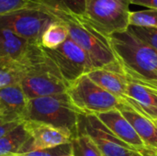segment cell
<instances>
[{
  "label": "cell",
  "mask_w": 157,
  "mask_h": 156,
  "mask_svg": "<svg viewBox=\"0 0 157 156\" xmlns=\"http://www.w3.org/2000/svg\"><path fill=\"white\" fill-rule=\"evenodd\" d=\"M155 122H157V120H155Z\"/></svg>",
  "instance_id": "obj_33"
},
{
  "label": "cell",
  "mask_w": 157,
  "mask_h": 156,
  "mask_svg": "<svg viewBox=\"0 0 157 156\" xmlns=\"http://www.w3.org/2000/svg\"><path fill=\"white\" fill-rule=\"evenodd\" d=\"M123 72L125 73V74L128 76V78L130 80H132L133 82H136V83L142 85L143 86L146 87L148 90H150L152 93H154L157 97V80L146 79V78H144V77L136 74H133V73H131V72H127V71H124V70H123Z\"/></svg>",
  "instance_id": "obj_27"
},
{
  "label": "cell",
  "mask_w": 157,
  "mask_h": 156,
  "mask_svg": "<svg viewBox=\"0 0 157 156\" xmlns=\"http://www.w3.org/2000/svg\"><path fill=\"white\" fill-rule=\"evenodd\" d=\"M121 102H124L132 108L144 111L153 120H157V97L136 82L129 79L128 97L126 100Z\"/></svg>",
  "instance_id": "obj_15"
},
{
  "label": "cell",
  "mask_w": 157,
  "mask_h": 156,
  "mask_svg": "<svg viewBox=\"0 0 157 156\" xmlns=\"http://www.w3.org/2000/svg\"><path fill=\"white\" fill-rule=\"evenodd\" d=\"M69 38L68 29L60 21H53L43 32L40 38V45L47 50H53L62 45Z\"/></svg>",
  "instance_id": "obj_19"
},
{
  "label": "cell",
  "mask_w": 157,
  "mask_h": 156,
  "mask_svg": "<svg viewBox=\"0 0 157 156\" xmlns=\"http://www.w3.org/2000/svg\"><path fill=\"white\" fill-rule=\"evenodd\" d=\"M66 94L72 104L83 116H96L118 109L121 100L109 94L86 74L69 84Z\"/></svg>",
  "instance_id": "obj_4"
},
{
  "label": "cell",
  "mask_w": 157,
  "mask_h": 156,
  "mask_svg": "<svg viewBox=\"0 0 157 156\" xmlns=\"http://www.w3.org/2000/svg\"><path fill=\"white\" fill-rule=\"evenodd\" d=\"M43 50L60 75L68 84L97 69L90 56L70 38L56 49L43 48Z\"/></svg>",
  "instance_id": "obj_6"
},
{
  "label": "cell",
  "mask_w": 157,
  "mask_h": 156,
  "mask_svg": "<svg viewBox=\"0 0 157 156\" xmlns=\"http://www.w3.org/2000/svg\"><path fill=\"white\" fill-rule=\"evenodd\" d=\"M128 29L157 52V29L140 27H129Z\"/></svg>",
  "instance_id": "obj_24"
},
{
  "label": "cell",
  "mask_w": 157,
  "mask_h": 156,
  "mask_svg": "<svg viewBox=\"0 0 157 156\" xmlns=\"http://www.w3.org/2000/svg\"><path fill=\"white\" fill-rule=\"evenodd\" d=\"M84 131L88 134L102 156H134L137 153L113 136L98 120L96 116H83Z\"/></svg>",
  "instance_id": "obj_11"
},
{
  "label": "cell",
  "mask_w": 157,
  "mask_h": 156,
  "mask_svg": "<svg viewBox=\"0 0 157 156\" xmlns=\"http://www.w3.org/2000/svg\"><path fill=\"white\" fill-rule=\"evenodd\" d=\"M131 4L144 6L150 9H157V0H130Z\"/></svg>",
  "instance_id": "obj_28"
},
{
  "label": "cell",
  "mask_w": 157,
  "mask_h": 156,
  "mask_svg": "<svg viewBox=\"0 0 157 156\" xmlns=\"http://www.w3.org/2000/svg\"><path fill=\"white\" fill-rule=\"evenodd\" d=\"M137 154L141 156H157V148L145 146L140 151H138Z\"/></svg>",
  "instance_id": "obj_29"
},
{
  "label": "cell",
  "mask_w": 157,
  "mask_h": 156,
  "mask_svg": "<svg viewBox=\"0 0 157 156\" xmlns=\"http://www.w3.org/2000/svg\"><path fill=\"white\" fill-rule=\"evenodd\" d=\"M70 145L73 156H102L92 138L85 132L80 131L71 140Z\"/></svg>",
  "instance_id": "obj_20"
},
{
  "label": "cell",
  "mask_w": 157,
  "mask_h": 156,
  "mask_svg": "<svg viewBox=\"0 0 157 156\" xmlns=\"http://www.w3.org/2000/svg\"><path fill=\"white\" fill-rule=\"evenodd\" d=\"M29 68L5 60H0V89L15 85H20Z\"/></svg>",
  "instance_id": "obj_18"
},
{
  "label": "cell",
  "mask_w": 157,
  "mask_h": 156,
  "mask_svg": "<svg viewBox=\"0 0 157 156\" xmlns=\"http://www.w3.org/2000/svg\"><path fill=\"white\" fill-rule=\"evenodd\" d=\"M28 102L29 98L20 85L0 89V108L3 114L17 115L22 119Z\"/></svg>",
  "instance_id": "obj_16"
},
{
  "label": "cell",
  "mask_w": 157,
  "mask_h": 156,
  "mask_svg": "<svg viewBox=\"0 0 157 156\" xmlns=\"http://www.w3.org/2000/svg\"><path fill=\"white\" fill-rule=\"evenodd\" d=\"M23 125L29 136V140L19 154L53 148L70 143L72 140L65 132L42 122L24 120Z\"/></svg>",
  "instance_id": "obj_10"
},
{
  "label": "cell",
  "mask_w": 157,
  "mask_h": 156,
  "mask_svg": "<svg viewBox=\"0 0 157 156\" xmlns=\"http://www.w3.org/2000/svg\"><path fill=\"white\" fill-rule=\"evenodd\" d=\"M130 0H85L84 17L106 37L129 28Z\"/></svg>",
  "instance_id": "obj_5"
},
{
  "label": "cell",
  "mask_w": 157,
  "mask_h": 156,
  "mask_svg": "<svg viewBox=\"0 0 157 156\" xmlns=\"http://www.w3.org/2000/svg\"><path fill=\"white\" fill-rule=\"evenodd\" d=\"M129 27L157 29V9L132 11L129 17Z\"/></svg>",
  "instance_id": "obj_21"
},
{
  "label": "cell",
  "mask_w": 157,
  "mask_h": 156,
  "mask_svg": "<svg viewBox=\"0 0 157 156\" xmlns=\"http://www.w3.org/2000/svg\"><path fill=\"white\" fill-rule=\"evenodd\" d=\"M1 115H3V113H2V110H1V108H0V116Z\"/></svg>",
  "instance_id": "obj_30"
},
{
  "label": "cell",
  "mask_w": 157,
  "mask_h": 156,
  "mask_svg": "<svg viewBox=\"0 0 157 156\" xmlns=\"http://www.w3.org/2000/svg\"><path fill=\"white\" fill-rule=\"evenodd\" d=\"M41 6L55 20L65 25L69 38L90 56L97 68L120 65L111 49L109 38L95 29L83 15L62 10L42 2Z\"/></svg>",
  "instance_id": "obj_1"
},
{
  "label": "cell",
  "mask_w": 157,
  "mask_h": 156,
  "mask_svg": "<svg viewBox=\"0 0 157 156\" xmlns=\"http://www.w3.org/2000/svg\"><path fill=\"white\" fill-rule=\"evenodd\" d=\"M86 75L95 84L121 101H124L128 97L129 79L121 64L117 66L97 68L89 72Z\"/></svg>",
  "instance_id": "obj_13"
},
{
  "label": "cell",
  "mask_w": 157,
  "mask_h": 156,
  "mask_svg": "<svg viewBox=\"0 0 157 156\" xmlns=\"http://www.w3.org/2000/svg\"><path fill=\"white\" fill-rule=\"evenodd\" d=\"M53 21V17L42 6L24 8L0 16V29H8L32 43L40 44L43 32Z\"/></svg>",
  "instance_id": "obj_7"
},
{
  "label": "cell",
  "mask_w": 157,
  "mask_h": 156,
  "mask_svg": "<svg viewBox=\"0 0 157 156\" xmlns=\"http://www.w3.org/2000/svg\"><path fill=\"white\" fill-rule=\"evenodd\" d=\"M155 123H156V124H157V122H155Z\"/></svg>",
  "instance_id": "obj_34"
},
{
  "label": "cell",
  "mask_w": 157,
  "mask_h": 156,
  "mask_svg": "<svg viewBox=\"0 0 157 156\" xmlns=\"http://www.w3.org/2000/svg\"><path fill=\"white\" fill-rule=\"evenodd\" d=\"M62 156H73V155H72V154H66V155H62Z\"/></svg>",
  "instance_id": "obj_31"
},
{
  "label": "cell",
  "mask_w": 157,
  "mask_h": 156,
  "mask_svg": "<svg viewBox=\"0 0 157 156\" xmlns=\"http://www.w3.org/2000/svg\"><path fill=\"white\" fill-rule=\"evenodd\" d=\"M71 154V145L70 143L63 144L53 148H49L45 150H38L28 152L24 154H17L13 156H62Z\"/></svg>",
  "instance_id": "obj_25"
},
{
  "label": "cell",
  "mask_w": 157,
  "mask_h": 156,
  "mask_svg": "<svg viewBox=\"0 0 157 156\" xmlns=\"http://www.w3.org/2000/svg\"><path fill=\"white\" fill-rule=\"evenodd\" d=\"M118 109L132 124L146 147L157 148V124L144 111L121 102Z\"/></svg>",
  "instance_id": "obj_14"
},
{
  "label": "cell",
  "mask_w": 157,
  "mask_h": 156,
  "mask_svg": "<svg viewBox=\"0 0 157 156\" xmlns=\"http://www.w3.org/2000/svg\"><path fill=\"white\" fill-rule=\"evenodd\" d=\"M80 117V112L64 93L29 99L22 119L48 124L74 139L79 134Z\"/></svg>",
  "instance_id": "obj_2"
},
{
  "label": "cell",
  "mask_w": 157,
  "mask_h": 156,
  "mask_svg": "<svg viewBox=\"0 0 157 156\" xmlns=\"http://www.w3.org/2000/svg\"><path fill=\"white\" fill-rule=\"evenodd\" d=\"M24 120L17 115L3 114L0 116V139L6 133L17 128Z\"/></svg>",
  "instance_id": "obj_26"
},
{
  "label": "cell",
  "mask_w": 157,
  "mask_h": 156,
  "mask_svg": "<svg viewBox=\"0 0 157 156\" xmlns=\"http://www.w3.org/2000/svg\"><path fill=\"white\" fill-rule=\"evenodd\" d=\"M0 60L23 65L29 70L46 60L40 44L32 43L12 31L0 29Z\"/></svg>",
  "instance_id": "obj_9"
},
{
  "label": "cell",
  "mask_w": 157,
  "mask_h": 156,
  "mask_svg": "<svg viewBox=\"0 0 157 156\" xmlns=\"http://www.w3.org/2000/svg\"><path fill=\"white\" fill-rule=\"evenodd\" d=\"M40 6L41 0H0V16L24 8Z\"/></svg>",
  "instance_id": "obj_22"
},
{
  "label": "cell",
  "mask_w": 157,
  "mask_h": 156,
  "mask_svg": "<svg viewBox=\"0 0 157 156\" xmlns=\"http://www.w3.org/2000/svg\"><path fill=\"white\" fill-rule=\"evenodd\" d=\"M29 140L23 122L0 139V156H13L19 154Z\"/></svg>",
  "instance_id": "obj_17"
},
{
  "label": "cell",
  "mask_w": 157,
  "mask_h": 156,
  "mask_svg": "<svg viewBox=\"0 0 157 156\" xmlns=\"http://www.w3.org/2000/svg\"><path fill=\"white\" fill-rule=\"evenodd\" d=\"M96 117L113 136L127 145L132 151L137 153L145 147L132 124L124 118L119 109L100 113L96 115Z\"/></svg>",
  "instance_id": "obj_12"
},
{
  "label": "cell",
  "mask_w": 157,
  "mask_h": 156,
  "mask_svg": "<svg viewBox=\"0 0 157 156\" xmlns=\"http://www.w3.org/2000/svg\"><path fill=\"white\" fill-rule=\"evenodd\" d=\"M45 52V51H44ZM20 86L29 99L64 94L69 84L63 80L46 55V60L31 68Z\"/></svg>",
  "instance_id": "obj_8"
},
{
  "label": "cell",
  "mask_w": 157,
  "mask_h": 156,
  "mask_svg": "<svg viewBox=\"0 0 157 156\" xmlns=\"http://www.w3.org/2000/svg\"><path fill=\"white\" fill-rule=\"evenodd\" d=\"M41 2L77 15H83L85 11V0H41Z\"/></svg>",
  "instance_id": "obj_23"
},
{
  "label": "cell",
  "mask_w": 157,
  "mask_h": 156,
  "mask_svg": "<svg viewBox=\"0 0 157 156\" xmlns=\"http://www.w3.org/2000/svg\"><path fill=\"white\" fill-rule=\"evenodd\" d=\"M111 49L124 71L157 80V52L129 29L108 37Z\"/></svg>",
  "instance_id": "obj_3"
},
{
  "label": "cell",
  "mask_w": 157,
  "mask_h": 156,
  "mask_svg": "<svg viewBox=\"0 0 157 156\" xmlns=\"http://www.w3.org/2000/svg\"><path fill=\"white\" fill-rule=\"evenodd\" d=\"M134 156H141V155H139L138 154H135V155H134Z\"/></svg>",
  "instance_id": "obj_32"
}]
</instances>
